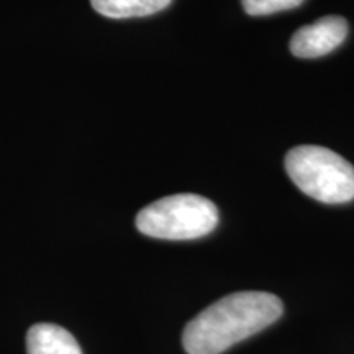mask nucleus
Instances as JSON below:
<instances>
[{
  "mask_svg": "<svg viewBox=\"0 0 354 354\" xmlns=\"http://www.w3.org/2000/svg\"><path fill=\"white\" fill-rule=\"evenodd\" d=\"M284 312L281 299L268 292H236L216 300L185 325L184 349L189 354H220L259 333Z\"/></svg>",
  "mask_w": 354,
  "mask_h": 354,
  "instance_id": "nucleus-1",
  "label": "nucleus"
},
{
  "mask_svg": "<svg viewBox=\"0 0 354 354\" xmlns=\"http://www.w3.org/2000/svg\"><path fill=\"white\" fill-rule=\"evenodd\" d=\"M286 171L305 196L322 203H348L354 198V166L323 146L304 145L286 156Z\"/></svg>",
  "mask_w": 354,
  "mask_h": 354,
  "instance_id": "nucleus-2",
  "label": "nucleus"
},
{
  "mask_svg": "<svg viewBox=\"0 0 354 354\" xmlns=\"http://www.w3.org/2000/svg\"><path fill=\"white\" fill-rule=\"evenodd\" d=\"M218 210L197 194H176L146 205L136 215V228L159 240H196L214 232Z\"/></svg>",
  "mask_w": 354,
  "mask_h": 354,
  "instance_id": "nucleus-3",
  "label": "nucleus"
},
{
  "mask_svg": "<svg viewBox=\"0 0 354 354\" xmlns=\"http://www.w3.org/2000/svg\"><path fill=\"white\" fill-rule=\"evenodd\" d=\"M349 26L346 19L338 15L323 19L305 25L292 35L290 53L302 59H313L335 51L348 38Z\"/></svg>",
  "mask_w": 354,
  "mask_h": 354,
  "instance_id": "nucleus-4",
  "label": "nucleus"
},
{
  "mask_svg": "<svg viewBox=\"0 0 354 354\" xmlns=\"http://www.w3.org/2000/svg\"><path fill=\"white\" fill-rule=\"evenodd\" d=\"M28 354H82L73 335L55 323H37L26 333Z\"/></svg>",
  "mask_w": 354,
  "mask_h": 354,
  "instance_id": "nucleus-5",
  "label": "nucleus"
},
{
  "mask_svg": "<svg viewBox=\"0 0 354 354\" xmlns=\"http://www.w3.org/2000/svg\"><path fill=\"white\" fill-rule=\"evenodd\" d=\"M172 0H91L97 13L107 19H138L158 13L169 6Z\"/></svg>",
  "mask_w": 354,
  "mask_h": 354,
  "instance_id": "nucleus-6",
  "label": "nucleus"
},
{
  "mask_svg": "<svg viewBox=\"0 0 354 354\" xmlns=\"http://www.w3.org/2000/svg\"><path fill=\"white\" fill-rule=\"evenodd\" d=\"M305 0H241L243 8L248 15H271V13L292 10L302 6Z\"/></svg>",
  "mask_w": 354,
  "mask_h": 354,
  "instance_id": "nucleus-7",
  "label": "nucleus"
}]
</instances>
